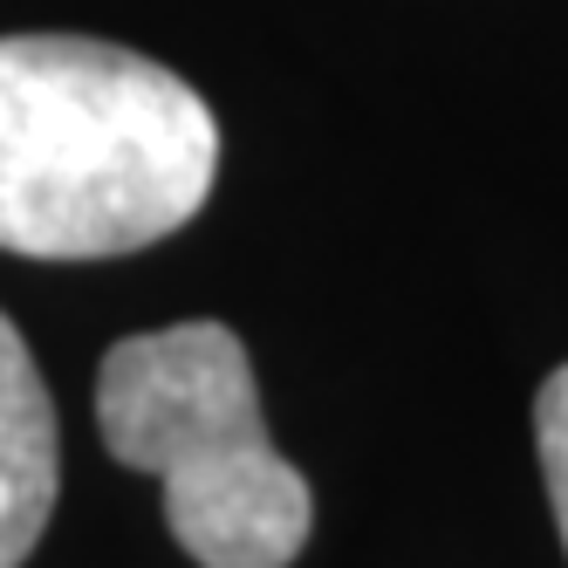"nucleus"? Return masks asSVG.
I'll list each match as a JSON object with an SVG mask.
<instances>
[{"label":"nucleus","instance_id":"1","mask_svg":"<svg viewBox=\"0 0 568 568\" xmlns=\"http://www.w3.org/2000/svg\"><path fill=\"white\" fill-rule=\"evenodd\" d=\"M220 179V124L165 62L97 34H0V247L110 261L179 233Z\"/></svg>","mask_w":568,"mask_h":568},{"label":"nucleus","instance_id":"2","mask_svg":"<svg viewBox=\"0 0 568 568\" xmlns=\"http://www.w3.org/2000/svg\"><path fill=\"white\" fill-rule=\"evenodd\" d=\"M97 425L165 486V527L199 568H288L315 527L308 479L274 453L254 363L226 322H172L110 343Z\"/></svg>","mask_w":568,"mask_h":568},{"label":"nucleus","instance_id":"3","mask_svg":"<svg viewBox=\"0 0 568 568\" xmlns=\"http://www.w3.org/2000/svg\"><path fill=\"white\" fill-rule=\"evenodd\" d=\"M62 494V425L21 329L0 315V568H21Z\"/></svg>","mask_w":568,"mask_h":568},{"label":"nucleus","instance_id":"4","mask_svg":"<svg viewBox=\"0 0 568 568\" xmlns=\"http://www.w3.org/2000/svg\"><path fill=\"white\" fill-rule=\"evenodd\" d=\"M535 445H541V479H548L555 527H561V548H568V363L535 397Z\"/></svg>","mask_w":568,"mask_h":568}]
</instances>
